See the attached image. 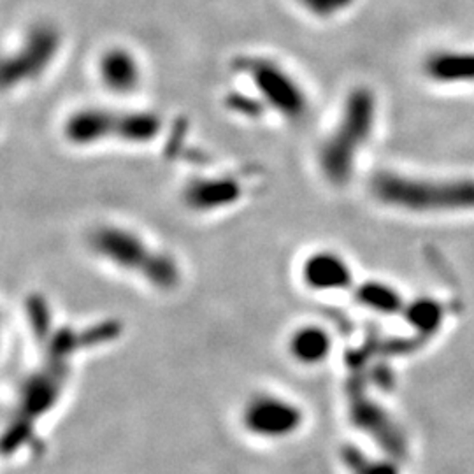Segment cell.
Wrapping results in <instances>:
<instances>
[{"label":"cell","mask_w":474,"mask_h":474,"mask_svg":"<svg viewBox=\"0 0 474 474\" xmlns=\"http://www.w3.org/2000/svg\"><path fill=\"white\" fill-rule=\"evenodd\" d=\"M234 87L224 97L225 109L248 122L276 116L299 123L311 111V95L302 80L271 55L248 53L233 62Z\"/></svg>","instance_id":"6da1fadb"},{"label":"cell","mask_w":474,"mask_h":474,"mask_svg":"<svg viewBox=\"0 0 474 474\" xmlns=\"http://www.w3.org/2000/svg\"><path fill=\"white\" fill-rule=\"evenodd\" d=\"M104 337H111V332L62 329L49 339L45 357L20 390L16 410L4 436L5 452L18 450L29 432L56 406L72 371V357Z\"/></svg>","instance_id":"7a4b0ae2"},{"label":"cell","mask_w":474,"mask_h":474,"mask_svg":"<svg viewBox=\"0 0 474 474\" xmlns=\"http://www.w3.org/2000/svg\"><path fill=\"white\" fill-rule=\"evenodd\" d=\"M378 123V97L371 87L348 90L331 131L320 141L317 164L332 187H344L355 173L360 153L373 140Z\"/></svg>","instance_id":"3957f363"},{"label":"cell","mask_w":474,"mask_h":474,"mask_svg":"<svg viewBox=\"0 0 474 474\" xmlns=\"http://www.w3.org/2000/svg\"><path fill=\"white\" fill-rule=\"evenodd\" d=\"M164 127L162 114L153 109L90 104L65 116L62 136L80 149L106 144L148 146L162 136Z\"/></svg>","instance_id":"277c9868"},{"label":"cell","mask_w":474,"mask_h":474,"mask_svg":"<svg viewBox=\"0 0 474 474\" xmlns=\"http://www.w3.org/2000/svg\"><path fill=\"white\" fill-rule=\"evenodd\" d=\"M89 244L97 257L114 269L136 276L151 288L171 292L182 284V269L173 255L123 225H100Z\"/></svg>","instance_id":"5b68a950"},{"label":"cell","mask_w":474,"mask_h":474,"mask_svg":"<svg viewBox=\"0 0 474 474\" xmlns=\"http://www.w3.org/2000/svg\"><path fill=\"white\" fill-rule=\"evenodd\" d=\"M63 49L62 30L49 21L32 23L4 53L2 89L16 92L41 81Z\"/></svg>","instance_id":"8992f818"},{"label":"cell","mask_w":474,"mask_h":474,"mask_svg":"<svg viewBox=\"0 0 474 474\" xmlns=\"http://www.w3.org/2000/svg\"><path fill=\"white\" fill-rule=\"evenodd\" d=\"M371 190L381 202L408 209L474 202V182L434 183L397 173H379L371 183Z\"/></svg>","instance_id":"52a82bcc"},{"label":"cell","mask_w":474,"mask_h":474,"mask_svg":"<svg viewBox=\"0 0 474 474\" xmlns=\"http://www.w3.org/2000/svg\"><path fill=\"white\" fill-rule=\"evenodd\" d=\"M306 424L300 404L275 392L253 394L241 410V426L257 439L284 441Z\"/></svg>","instance_id":"ba28073f"},{"label":"cell","mask_w":474,"mask_h":474,"mask_svg":"<svg viewBox=\"0 0 474 474\" xmlns=\"http://www.w3.org/2000/svg\"><path fill=\"white\" fill-rule=\"evenodd\" d=\"M97 78L100 87L116 97H131L141 90L144 67L141 56L131 47H106L97 58Z\"/></svg>","instance_id":"9c48e42d"},{"label":"cell","mask_w":474,"mask_h":474,"mask_svg":"<svg viewBox=\"0 0 474 474\" xmlns=\"http://www.w3.org/2000/svg\"><path fill=\"white\" fill-rule=\"evenodd\" d=\"M246 193V183L234 174L195 176L182 190L183 204L195 213H215L237 204Z\"/></svg>","instance_id":"30bf717a"},{"label":"cell","mask_w":474,"mask_h":474,"mask_svg":"<svg viewBox=\"0 0 474 474\" xmlns=\"http://www.w3.org/2000/svg\"><path fill=\"white\" fill-rule=\"evenodd\" d=\"M300 280L308 290L317 293L344 292L353 284V271L337 251L318 250L302 260Z\"/></svg>","instance_id":"8fae6325"},{"label":"cell","mask_w":474,"mask_h":474,"mask_svg":"<svg viewBox=\"0 0 474 474\" xmlns=\"http://www.w3.org/2000/svg\"><path fill=\"white\" fill-rule=\"evenodd\" d=\"M332 346L331 332L318 324H306L293 329L286 341L290 359L304 368H318L327 362Z\"/></svg>","instance_id":"7c38bea8"},{"label":"cell","mask_w":474,"mask_h":474,"mask_svg":"<svg viewBox=\"0 0 474 474\" xmlns=\"http://www.w3.org/2000/svg\"><path fill=\"white\" fill-rule=\"evenodd\" d=\"M424 72L434 83L468 85L474 83V51H437L424 62Z\"/></svg>","instance_id":"4fadbf2b"},{"label":"cell","mask_w":474,"mask_h":474,"mask_svg":"<svg viewBox=\"0 0 474 474\" xmlns=\"http://www.w3.org/2000/svg\"><path fill=\"white\" fill-rule=\"evenodd\" d=\"M295 5L311 20L331 23L348 14L359 0H293Z\"/></svg>","instance_id":"5bb4252c"},{"label":"cell","mask_w":474,"mask_h":474,"mask_svg":"<svg viewBox=\"0 0 474 474\" xmlns=\"http://www.w3.org/2000/svg\"><path fill=\"white\" fill-rule=\"evenodd\" d=\"M357 300L364 308H371L381 313L397 311L401 297L395 290L383 284H364L357 290Z\"/></svg>","instance_id":"9a60e30c"}]
</instances>
